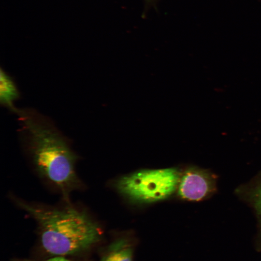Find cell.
Wrapping results in <instances>:
<instances>
[{
	"instance_id": "1",
	"label": "cell",
	"mask_w": 261,
	"mask_h": 261,
	"mask_svg": "<svg viewBox=\"0 0 261 261\" xmlns=\"http://www.w3.org/2000/svg\"><path fill=\"white\" fill-rule=\"evenodd\" d=\"M23 139L35 168L66 200L81 184L76 173L77 157L52 121L36 110L17 108Z\"/></svg>"
},
{
	"instance_id": "2",
	"label": "cell",
	"mask_w": 261,
	"mask_h": 261,
	"mask_svg": "<svg viewBox=\"0 0 261 261\" xmlns=\"http://www.w3.org/2000/svg\"><path fill=\"white\" fill-rule=\"evenodd\" d=\"M14 201L36 220L42 245L50 254H75L101 240V228L84 210L69 204L58 208L32 204L15 198Z\"/></svg>"
},
{
	"instance_id": "3",
	"label": "cell",
	"mask_w": 261,
	"mask_h": 261,
	"mask_svg": "<svg viewBox=\"0 0 261 261\" xmlns=\"http://www.w3.org/2000/svg\"><path fill=\"white\" fill-rule=\"evenodd\" d=\"M180 177L174 168L143 170L119 178L115 186L133 202L151 203L170 196L177 189Z\"/></svg>"
},
{
	"instance_id": "4",
	"label": "cell",
	"mask_w": 261,
	"mask_h": 261,
	"mask_svg": "<svg viewBox=\"0 0 261 261\" xmlns=\"http://www.w3.org/2000/svg\"><path fill=\"white\" fill-rule=\"evenodd\" d=\"M215 189L212 175L206 171L191 167L180 175L178 187V196L188 201H199L208 197Z\"/></svg>"
},
{
	"instance_id": "5",
	"label": "cell",
	"mask_w": 261,
	"mask_h": 261,
	"mask_svg": "<svg viewBox=\"0 0 261 261\" xmlns=\"http://www.w3.org/2000/svg\"><path fill=\"white\" fill-rule=\"evenodd\" d=\"M20 97V93L13 78L2 68L0 72V103L11 112L15 113L17 108L14 102Z\"/></svg>"
},
{
	"instance_id": "6",
	"label": "cell",
	"mask_w": 261,
	"mask_h": 261,
	"mask_svg": "<svg viewBox=\"0 0 261 261\" xmlns=\"http://www.w3.org/2000/svg\"><path fill=\"white\" fill-rule=\"evenodd\" d=\"M133 250L127 239L119 238L107 248L101 261H132Z\"/></svg>"
},
{
	"instance_id": "7",
	"label": "cell",
	"mask_w": 261,
	"mask_h": 261,
	"mask_svg": "<svg viewBox=\"0 0 261 261\" xmlns=\"http://www.w3.org/2000/svg\"><path fill=\"white\" fill-rule=\"evenodd\" d=\"M254 199L256 209L261 219V185L255 190Z\"/></svg>"
},
{
	"instance_id": "8",
	"label": "cell",
	"mask_w": 261,
	"mask_h": 261,
	"mask_svg": "<svg viewBox=\"0 0 261 261\" xmlns=\"http://www.w3.org/2000/svg\"><path fill=\"white\" fill-rule=\"evenodd\" d=\"M16 261H31V260H17ZM44 261H72L68 260L62 257H56L50 259L49 260Z\"/></svg>"
}]
</instances>
